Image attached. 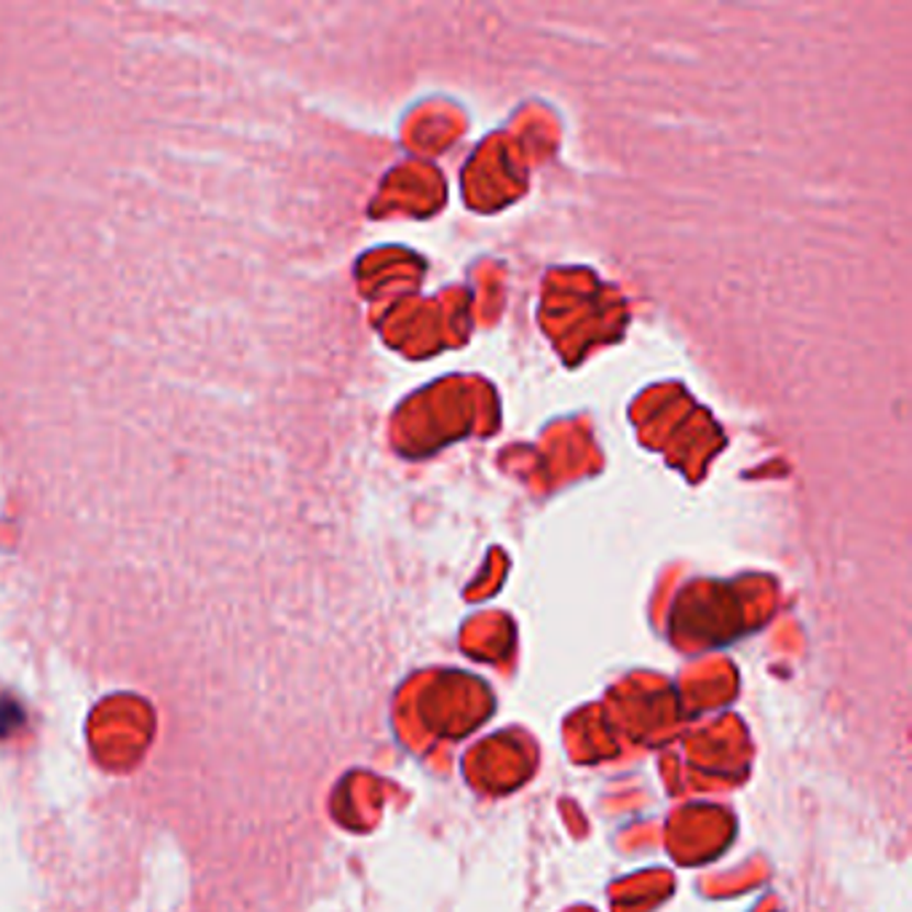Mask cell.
<instances>
[{"label": "cell", "mask_w": 912, "mask_h": 912, "mask_svg": "<svg viewBox=\"0 0 912 912\" xmlns=\"http://www.w3.org/2000/svg\"><path fill=\"white\" fill-rule=\"evenodd\" d=\"M22 710L16 704H11V701H3L0 704V736H9L11 731H16L22 725Z\"/></svg>", "instance_id": "obj_1"}]
</instances>
